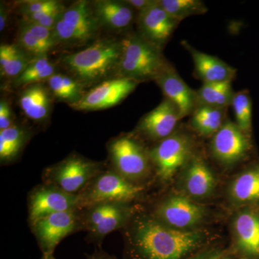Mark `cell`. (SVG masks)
<instances>
[{
    "instance_id": "obj_1",
    "label": "cell",
    "mask_w": 259,
    "mask_h": 259,
    "mask_svg": "<svg viewBox=\"0 0 259 259\" xmlns=\"http://www.w3.org/2000/svg\"><path fill=\"white\" fill-rule=\"evenodd\" d=\"M121 231L125 259H184L200 248L206 239L203 231L170 228L141 209Z\"/></svg>"
},
{
    "instance_id": "obj_2",
    "label": "cell",
    "mask_w": 259,
    "mask_h": 259,
    "mask_svg": "<svg viewBox=\"0 0 259 259\" xmlns=\"http://www.w3.org/2000/svg\"><path fill=\"white\" fill-rule=\"evenodd\" d=\"M121 51V38L97 39L83 50L63 56L61 65L83 89L93 88L117 78Z\"/></svg>"
},
{
    "instance_id": "obj_3",
    "label": "cell",
    "mask_w": 259,
    "mask_h": 259,
    "mask_svg": "<svg viewBox=\"0 0 259 259\" xmlns=\"http://www.w3.org/2000/svg\"><path fill=\"white\" fill-rule=\"evenodd\" d=\"M122 51L117 78L141 83L155 81L169 64L163 50L139 32H131L121 38Z\"/></svg>"
},
{
    "instance_id": "obj_4",
    "label": "cell",
    "mask_w": 259,
    "mask_h": 259,
    "mask_svg": "<svg viewBox=\"0 0 259 259\" xmlns=\"http://www.w3.org/2000/svg\"><path fill=\"white\" fill-rule=\"evenodd\" d=\"M107 150L110 168L131 183L144 186L153 171L142 140L134 133L120 135L108 141Z\"/></svg>"
},
{
    "instance_id": "obj_5",
    "label": "cell",
    "mask_w": 259,
    "mask_h": 259,
    "mask_svg": "<svg viewBox=\"0 0 259 259\" xmlns=\"http://www.w3.org/2000/svg\"><path fill=\"white\" fill-rule=\"evenodd\" d=\"M100 28L91 2L79 0L66 8L53 30L58 46L83 47L97 40Z\"/></svg>"
},
{
    "instance_id": "obj_6",
    "label": "cell",
    "mask_w": 259,
    "mask_h": 259,
    "mask_svg": "<svg viewBox=\"0 0 259 259\" xmlns=\"http://www.w3.org/2000/svg\"><path fill=\"white\" fill-rule=\"evenodd\" d=\"M132 202H102L81 209L82 231L87 239L100 247L105 237L123 229L137 211Z\"/></svg>"
},
{
    "instance_id": "obj_7",
    "label": "cell",
    "mask_w": 259,
    "mask_h": 259,
    "mask_svg": "<svg viewBox=\"0 0 259 259\" xmlns=\"http://www.w3.org/2000/svg\"><path fill=\"white\" fill-rule=\"evenodd\" d=\"M107 167L104 162L93 161L79 153H71L64 159L45 168L42 181L68 193L79 194Z\"/></svg>"
},
{
    "instance_id": "obj_8",
    "label": "cell",
    "mask_w": 259,
    "mask_h": 259,
    "mask_svg": "<svg viewBox=\"0 0 259 259\" xmlns=\"http://www.w3.org/2000/svg\"><path fill=\"white\" fill-rule=\"evenodd\" d=\"M194 155L193 140L189 135L176 131L149 149L153 171L163 183L171 181Z\"/></svg>"
},
{
    "instance_id": "obj_9",
    "label": "cell",
    "mask_w": 259,
    "mask_h": 259,
    "mask_svg": "<svg viewBox=\"0 0 259 259\" xmlns=\"http://www.w3.org/2000/svg\"><path fill=\"white\" fill-rule=\"evenodd\" d=\"M144 188L126 180L107 165L79 194L81 208L102 202H133L143 195Z\"/></svg>"
},
{
    "instance_id": "obj_10",
    "label": "cell",
    "mask_w": 259,
    "mask_h": 259,
    "mask_svg": "<svg viewBox=\"0 0 259 259\" xmlns=\"http://www.w3.org/2000/svg\"><path fill=\"white\" fill-rule=\"evenodd\" d=\"M149 212L165 226L181 231L197 229L206 216L203 206L185 195L176 194L158 201Z\"/></svg>"
},
{
    "instance_id": "obj_11",
    "label": "cell",
    "mask_w": 259,
    "mask_h": 259,
    "mask_svg": "<svg viewBox=\"0 0 259 259\" xmlns=\"http://www.w3.org/2000/svg\"><path fill=\"white\" fill-rule=\"evenodd\" d=\"M81 209L55 213L30 226L42 255L54 254L66 237L82 231Z\"/></svg>"
},
{
    "instance_id": "obj_12",
    "label": "cell",
    "mask_w": 259,
    "mask_h": 259,
    "mask_svg": "<svg viewBox=\"0 0 259 259\" xmlns=\"http://www.w3.org/2000/svg\"><path fill=\"white\" fill-rule=\"evenodd\" d=\"M28 207V223L31 226L51 214L81 208V199L79 194L68 193L55 185L42 182L29 192Z\"/></svg>"
},
{
    "instance_id": "obj_13",
    "label": "cell",
    "mask_w": 259,
    "mask_h": 259,
    "mask_svg": "<svg viewBox=\"0 0 259 259\" xmlns=\"http://www.w3.org/2000/svg\"><path fill=\"white\" fill-rule=\"evenodd\" d=\"M252 149L250 136L236 122L226 120L222 127L212 136L211 152L219 163L232 166L244 160Z\"/></svg>"
},
{
    "instance_id": "obj_14",
    "label": "cell",
    "mask_w": 259,
    "mask_h": 259,
    "mask_svg": "<svg viewBox=\"0 0 259 259\" xmlns=\"http://www.w3.org/2000/svg\"><path fill=\"white\" fill-rule=\"evenodd\" d=\"M139 83L132 80L113 78L86 92L71 107L79 111L105 110L118 105L133 93Z\"/></svg>"
},
{
    "instance_id": "obj_15",
    "label": "cell",
    "mask_w": 259,
    "mask_h": 259,
    "mask_svg": "<svg viewBox=\"0 0 259 259\" xmlns=\"http://www.w3.org/2000/svg\"><path fill=\"white\" fill-rule=\"evenodd\" d=\"M182 119L177 107L164 98L157 107L143 116L134 134L140 139L158 143L175 132Z\"/></svg>"
},
{
    "instance_id": "obj_16",
    "label": "cell",
    "mask_w": 259,
    "mask_h": 259,
    "mask_svg": "<svg viewBox=\"0 0 259 259\" xmlns=\"http://www.w3.org/2000/svg\"><path fill=\"white\" fill-rule=\"evenodd\" d=\"M136 23L140 35L163 50L180 22L170 16L156 0L149 8L138 13Z\"/></svg>"
},
{
    "instance_id": "obj_17",
    "label": "cell",
    "mask_w": 259,
    "mask_h": 259,
    "mask_svg": "<svg viewBox=\"0 0 259 259\" xmlns=\"http://www.w3.org/2000/svg\"><path fill=\"white\" fill-rule=\"evenodd\" d=\"M231 228L240 255L245 259H259V206L240 208Z\"/></svg>"
},
{
    "instance_id": "obj_18",
    "label": "cell",
    "mask_w": 259,
    "mask_h": 259,
    "mask_svg": "<svg viewBox=\"0 0 259 259\" xmlns=\"http://www.w3.org/2000/svg\"><path fill=\"white\" fill-rule=\"evenodd\" d=\"M154 81L163 92L165 98L177 107L182 119L192 115L198 106L197 91L187 84L171 63Z\"/></svg>"
},
{
    "instance_id": "obj_19",
    "label": "cell",
    "mask_w": 259,
    "mask_h": 259,
    "mask_svg": "<svg viewBox=\"0 0 259 259\" xmlns=\"http://www.w3.org/2000/svg\"><path fill=\"white\" fill-rule=\"evenodd\" d=\"M180 185L186 197L190 199L205 198L214 190L216 180L203 158L194 155L183 168Z\"/></svg>"
},
{
    "instance_id": "obj_20",
    "label": "cell",
    "mask_w": 259,
    "mask_h": 259,
    "mask_svg": "<svg viewBox=\"0 0 259 259\" xmlns=\"http://www.w3.org/2000/svg\"><path fill=\"white\" fill-rule=\"evenodd\" d=\"M16 44L32 60L49 55L58 47L52 29L25 20L19 25Z\"/></svg>"
},
{
    "instance_id": "obj_21",
    "label": "cell",
    "mask_w": 259,
    "mask_h": 259,
    "mask_svg": "<svg viewBox=\"0 0 259 259\" xmlns=\"http://www.w3.org/2000/svg\"><path fill=\"white\" fill-rule=\"evenodd\" d=\"M182 47L190 53L194 65V72L203 83L232 82L236 77V69L216 56L196 49L183 40Z\"/></svg>"
},
{
    "instance_id": "obj_22",
    "label": "cell",
    "mask_w": 259,
    "mask_h": 259,
    "mask_svg": "<svg viewBox=\"0 0 259 259\" xmlns=\"http://www.w3.org/2000/svg\"><path fill=\"white\" fill-rule=\"evenodd\" d=\"M229 197L240 208L259 206V161L251 163L233 180Z\"/></svg>"
},
{
    "instance_id": "obj_23",
    "label": "cell",
    "mask_w": 259,
    "mask_h": 259,
    "mask_svg": "<svg viewBox=\"0 0 259 259\" xmlns=\"http://www.w3.org/2000/svg\"><path fill=\"white\" fill-rule=\"evenodd\" d=\"M53 98L47 85L35 83L23 88L19 104L28 118L34 122H44L50 115Z\"/></svg>"
},
{
    "instance_id": "obj_24",
    "label": "cell",
    "mask_w": 259,
    "mask_h": 259,
    "mask_svg": "<svg viewBox=\"0 0 259 259\" xmlns=\"http://www.w3.org/2000/svg\"><path fill=\"white\" fill-rule=\"evenodd\" d=\"M92 5L101 28L124 30L134 23L135 10L125 1L98 0Z\"/></svg>"
},
{
    "instance_id": "obj_25",
    "label": "cell",
    "mask_w": 259,
    "mask_h": 259,
    "mask_svg": "<svg viewBox=\"0 0 259 259\" xmlns=\"http://www.w3.org/2000/svg\"><path fill=\"white\" fill-rule=\"evenodd\" d=\"M31 136L30 130L25 126L14 124L0 131V161L2 165L14 162L20 156Z\"/></svg>"
},
{
    "instance_id": "obj_26",
    "label": "cell",
    "mask_w": 259,
    "mask_h": 259,
    "mask_svg": "<svg viewBox=\"0 0 259 259\" xmlns=\"http://www.w3.org/2000/svg\"><path fill=\"white\" fill-rule=\"evenodd\" d=\"M225 118L226 109L199 105L191 115L190 125L200 136L209 137L222 127Z\"/></svg>"
},
{
    "instance_id": "obj_27",
    "label": "cell",
    "mask_w": 259,
    "mask_h": 259,
    "mask_svg": "<svg viewBox=\"0 0 259 259\" xmlns=\"http://www.w3.org/2000/svg\"><path fill=\"white\" fill-rule=\"evenodd\" d=\"M32 61L20 47L14 44L0 46V72L2 77L12 81L23 72Z\"/></svg>"
},
{
    "instance_id": "obj_28",
    "label": "cell",
    "mask_w": 259,
    "mask_h": 259,
    "mask_svg": "<svg viewBox=\"0 0 259 259\" xmlns=\"http://www.w3.org/2000/svg\"><path fill=\"white\" fill-rule=\"evenodd\" d=\"M46 83L54 99L69 106L79 102L86 93L79 81L68 74L56 73Z\"/></svg>"
},
{
    "instance_id": "obj_29",
    "label": "cell",
    "mask_w": 259,
    "mask_h": 259,
    "mask_svg": "<svg viewBox=\"0 0 259 259\" xmlns=\"http://www.w3.org/2000/svg\"><path fill=\"white\" fill-rule=\"evenodd\" d=\"M57 66L51 62L49 56L33 59L21 74L12 81L17 88H26L35 83L47 82L56 72Z\"/></svg>"
},
{
    "instance_id": "obj_30",
    "label": "cell",
    "mask_w": 259,
    "mask_h": 259,
    "mask_svg": "<svg viewBox=\"0 0 259 259\" xmlns=\"http://www.w3.org/2000/svg\"><path fill=\"white\" fill-rule=\"evenodd\" d=\"M231 83L232 82L203 83L197 90L199 105L221 109H226V107L231 106L235 95Z\"/></svg>"
},
{
    "instance_id": "obj_31",
    "label": "cell",
    "mask_w": 259,
    "mask_h": 259,
    "mask_svg": "<svg viewBox=\"0 0 259 259\" xmlns=\"http://www.w3.org/2000/svg\"><path fill=\"white\" fill-rule=\"evenodd\" d=\"M163 10L180 22L194 15L205 14L207 8L200 0H158Z\"/></svg>"
},
{
    "instance_id": "obj_32",
    "label": "cell",
    "mask_w": 259,
    "mask_h": 259,
    "mask_svg": "<svg viewBox=\"0 0 259 259\" xmlns=\"http://www.w3.org/2000/svg\"><path fill=\"white\" fill-rule=\"evenodd\" d=\"M231 106L234 111L237 125L243 132L250 136L252 131L253 107L248 90H242L235 93Z\"/></svg>"
},
{
    "instance_id": "obj_33",
    "label": "cell",
    "mask_w": 259,
    "mask_h": 259,
    "mask_svg": "<svg viewBox=\"0 0 259 259\" xmlns=\"http://www.w3.org/2000/svg\"><path fill=\"white\" fill-rule=\"evenodd\" d=\"M61 2L56 0H27L17 3V8L20 15L24 17L36 14L45 10L55 8L61 4Z\"/></svg>"
},
{
    "instance_id": "obj_34",
    "label": "cell",
    "mask_w": 259,
    "mask_h": 259,
    "mask_svg": "<svg viewBox=\"0 0 259 259\" xmlns=\"http://www.w3.org/2000/svg\"><path fill=\"white\" fill-rule=\"evenodd\" d=\"M13 112L7 100H1L0 102V131H3L14 125Z\"/></svg>"
},
{
    "instance_id": "obj_35",
    "label": "cell",
    "mask_w": 259,
    "mask_h": 259,
    "mask_svg": "<svg viewBox=\"0 0 259 259\" xmlns=\"http://www.w3.org/2000/svg\"><path fill=\"white\" fill-rule=\"evenodd\" d=\"M129 6H131L137 13L146 10L153 4L156 0H124Z\"/></svg>"
},
{
    "instance_id": "obj_36",
    "label": "cell",
    "mask_w": 259,
    "mask_h": 259,
    "mask_svg": "<svg viewBox=\"0 0 259 259\" xmlns=\"http://www.w3.org/2000/svg\"><path fill=\"white\" fill-rule=\"evenodd\" d=\"M222 253L218 250H210L208 251L202 252L199 254L195 255L191 259H221Z\"/></svg>"
},
{
    "instance_id": "obj_37",
    "label": "cell",
    "mask_w": 259,
    "mask_h": 259,
    "mask_svg": "<svg viewBox=\"0 0 259 259\" xmlns=\"http://www.w3.org/2000/svg\"><path fill=\"white\" fill-rule=\"evenodd\" d=\"M8 14L9 13H8L6 5L4 3L1 2V4H0V31L1 32H3L6 27Z\"/></svg>"
},
{
    "instance_id": "obj_38",
    "label": "cell",
    "mask_w": 259,
    "mask_h": 259,
    "mask_svg": "<svg viewBox=\"0 0 259 259\" xmlns=\"http://www.w3.org/2000/svg\"><path fill=\"white\" fill-rule=\"evenodd\" d=\"M87 259H117L113 255L109 254L101 248L96 249L92 254H86Z\"/></svg>"
},
{
    "instance_id": "obj_39",
    "label": "cell",
    "mask_w": 259,
    "mask_h": 259,
    "mask_svg": "<svg viewBox=\"0 0 259 259\" xmlns=\"http://www.w3.org/2000/svg\"><path fill=\"white\" fill-rule=\"evenodd\" d=\"M41 259H56L54 254L42 255Z\"/></svg>"
},
{
    "instance_id": "obj_40",
    "label": "cell",
    "mask_w": 259,
    "mask_h": 259,
    "mask_svg": "<svg viewBox=\"0 0 259 259\" xmlns=\"http://www.w3.org/2000/svg\"><path fill=\"white\" fill-rule=\"evenodd\" d=\"M221 259H223V258H221ZM223 259H230V258H223Z\"/></svg>"
}]
</instances>
